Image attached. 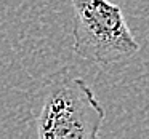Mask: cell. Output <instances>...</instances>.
<instances>
[{"label":"cell","mask_w":149,"mask_h":139,"mask_svg":"<svg viewBox=\"0 0 149 139\" xmlns=\"http://www.w3.org/2000/svg\"><path fill=\"white\" fill-rule=\"evenodd\" d=\"M104 117L88 83L66 71L56 72L37 91L34 128L40 139H95Z\"/></svg>","instance_id":"1"},{"label":"cell","mask_w":149,"mask_h":139,"mask_svg":"<svg viewBox=\"0 0 149 139\" xmlns=\"http://www.w3.org/2000/svg\"><path fill=\"white\" fill-rule=\"evenodd\" d=\"M72 50L93 64H114L139 51L122 8L109 0H71Z\"/></svg>","instance_id":"2"}]
</instances>
